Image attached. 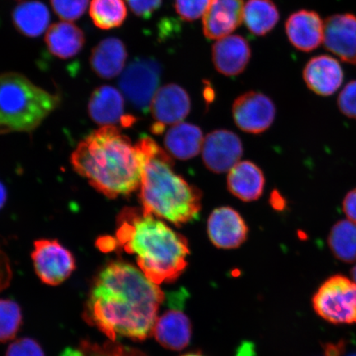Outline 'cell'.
I'll list each match as a JSON object with an SVG mask.
<instances>
[{"label":"cell","instance_id":"4316f807","mask_svg":"<svg viewBox=\"0 0 356 356\" xmlns=\"http://www.w3.org/2000/svg\"><path fill=\"white\" fill-rule=\"evenodd\" d=\"M89 15L97 28L110 30L124 24L127 8L124 0H92Z\"/></svg>","mask_w":356,"mask_h":356},{"label":"cell","instance_id":"44dd1931","mask_svg":"<svg viewBox=\"0 0 356 356\" xmlns=\"http://www.w3.org/2000/svg\"><path fill=\"white\" fill-rule=\"evenodd\" d=\"M227 184L234 197L243 202H253L264 193L265 177L255 163L243 161L229 172Z\"/></svg>","mask_w":356,"mask_h":356},{"label":"cell","instance_id":"603a6c76","mask_svg":"<svg viewBox=\"0 0 356 356\" xmlns=\"http://www.w3.org/2000/svg\"><path fill=\"white\" fill-rule=\"evenodd\" d=\"M204 137L202 130L193 124L181 122L168 131L164 145L173 158L188 160L202 150Z\"/></svg>","mask_w":356,"mask_h":356},{"label":"cell","instance_id":"52a82bcc","mask_svg":"<svg viewBox=\"0 0 356 356\" xmlns=\"http://www.w3.org/2000/svg\"><path fill=\"white\" fill-rule=\"evenodd\" d=\"M162 69L157 60L136 59L131 62L119 79L124 95L138 110L148 111L158 91Z\"/></svg>","mask_w":356,"mask_h":356},{"label":"cell","instance_id":"60d3db41","mask_svg":"<svg viewBox=\"0 0 356 356\" xmlns=\"http://www.w3.org/2000/svg\"><path fill=\"white\" fill-rule=\"evenodd\" d=\"M346 356H356V351H353V353L346 355Z\"/></svg>","mask_w":356,"mask_h":356},{"label":"cell","instance_id":"d6a6232c","mask_svg":"<svg viewBox=\"0 0 356 356\" xmlns=\"http://www.w3.org/2000/svg\"><path fill=\"white\" fill-rule=\"evenodd\" d=\"M338 108L346 117L356 120V80L346 84L337 100Z\"/></svg>","mask_w":356,"mask_h":356},{"label":"cell","instance_id":"d4e9b609","mask_svg":"<svg viewBox=\"0 0 356 356\" xmlns=\"http://www.w3.org/2000/svg\"><path fill=\"white\" fill-rule=\"evenodd\" d=\"M243 20L249 32L264 37L278 24L280 13L273 0H248L244 7Z\"/></svg>","mask_w":356,"mask_h":356},{"label":"cell","instance_id":"4fadbf2b","mask_svg":"<svg viewBox=\"0 0 356 356\" xmlns=\"http://www.w3.org/2000/svg\"><path fill=\"white\" fill-rule=\"evenodd\" d=\"M207 232L211 243L222 249L237 248L247 239L248 228L243 217L234 209H216L207 222Z\"/></svg>","mask_w":356,"mask_h":356},{"label":"cell","instance_id":"7c38bea8","mask_svg":"<svg viewBox=\"0 0 356 356\" xmlns=\"http://www.w3.org/2000/svg\"><path fill=\"white\" fill-rule=\"evenodd\" d=\"M323 44L347 63L356 65V16L341 13L324 21Z\"/></svg>","mask_w":356,"mask_h":356},{"label":"cell","instance_id":"1f68e13d","mask_svg":"<svg viewBox=\"0 0 356 356\" xmlns=\"http://www.w3.org/2000/svg\"><path fill=\"white\" fill-rule=\"evenodd\" d=\"M6 356H46L41 345L32 338H19L8 347Z\"/></svg>","mask_w":356,"mask_h":356},{"label":"cell","instance_id":"cb8c5ba5","mask_svg":"<svg viewBox=\"0 0 356 356\" xmlns=\"http://www.w3.org/2000/svg\"><path fill=\"white\" fill-rule=\"evenodd\" d=\"M13 25L19 32L28 38H38L44 33L50 24L51 15L42 2H22L12 13Z\"/></svg>","mask_w":356,"mask_h":356},{"label":"cell","instance_id":"5bb4252c","mask_svg":"<svg viewBox=\"0 0 356 356\" xmlns=\"http://www.w3.org/2000/svg\"><path fill=\"white\" fill-rule=\"evenodd\" d=\"M88 113L102 127L130 126L135 119L124 115V100L118 89L109 86L97 88L88 102Z\"/></svg>","mask_w":356,"mask_h":356},{"label":"cell","instance_id":"e0dca14e","mask_svg":"<svg viewBox=\"0 0 356 356\" xmlns=\"http://www.w3.org/2000/svg\"><path fill=\"white\" fill-rule=\"evenodd\" d=\"M250 44L242 35H228L213 44L212 60L218 72L234 77L246 70L251 60Z\"/></svg>","mask_w":356,"mask_h":356},{"label":"cell","instance_id":"f35d334b","mask_svg":"<svg viewBox=\"0 0 356 356\" xmlns=\"http://www.w3.org/2000/svg\"><path fill=\"white\" fill-rule=\"evenodd\" d=\"M351 275H353V278L355 280V282L356 283V266H355L351 270Z\"/></svg>","mask_w":356,"mask_h":356},{"label":"cell","instance_id":"f546056e","mask_svg":"<svg viewBox=\"0 0 356 356\" xmlns=\"http://www.w3.org/2000/svg\"><path fill=\"white\" fill-rule=\"evenodd\" d=\"M89 0H51L53 10L65 22L78 20L86 12Z\"/></svg>","mask_w":356,"mask_h":356},{"label":"cell","instance_id":"d6986e66","mask_svg":"<svg viewBox=\"0 0 356 356\" xmlns=\"http://www.w3.org/2000/svg\"><path fill=\"white\" fill-rule=\"evenodd\" d=\"M152 334L165 348L181 350L190 343L191 324L184 312L171 309L156 320Z\"/></svg>","mask_w":356,"mask_h":356},{"label":"cell","instance_id":"30bf717a","mask_svg":"<svg viewBox=\"0 0 356 356\" xmlns=\"http://www.w3.org/2000/svg\"><path fill=\"white\" fill-rule=\"evenodd\" d=\"M191 99L188 92L175 83H169L158 89L150 109L155 124L154 133H162L167 126L182 122L191 111Z\"/></svg>","mask_w":356,"mask_h":356},{"label":"cell","instance_id":"836d02e7","mask_svg":"<svg viewBox=\"0 0 356 356\" xmlns=\"http://www.w3.org/2000/svg\"><path fill=\"white\" fill-rule=\"evenodd\" d=\"M163 0H127L134 15L142 19H149L162 6Z\"/></svg>","mask_w":356,"mask_h":356},{"label":"cell","instance_id":"9a60e30c","mask_svg":"<svg viewBox=\"0 0 356 356\" xmlns=\"http://www.w3.org/2000/svg\"><path fill=\"white\" fill-rule=\"evenodd\" d=\"M243 0H213L203 16V33L207 39L228 37L243 20Z\"/></svg>","mask_w":356,"mask_h":356},{"label":"cell","instance_id":"8fae6325","mask_svg":"<svg viewBox=\"0 0 356 356\" xmlns=\"http://www.w3.org/2000/svg\"><path fill=\"white\" fill-rule=\"evenodd\" d=\"M202 152L204 165L209 170L224 173L239 163L243 149L242 141L236 134L218 130L204 138Z\"/></svg>","mask_w":356,"mask_h":356},{"label":"cell","instance_id":"ffe728a7","mask_svg":"<svg viewBox=\"0 0 356 356\" xmlns=\"http://www.w3.org/2000/svg\"><path fill=\"white\" fill-rule=\"evenodd\" d=\"M127 57V47L122 40L108 38L92 49L89 62L97 76L111 79L122 72Z\"/></svg>","mask_w":356,"mask_h":356},{"label":"cell","instance_id":"3957f363","mask_svg":"<svg viewBox=\"0 0 356 356\" xmlns=\"http://www.w3.org/2000/svg\"><path fill=\"white\" fill-rule=\"evenodd\" d=\"M80 175L109 198L127 195L140 188L144 154L117 127H102L84 139L72 154Z\"/></svg>","mask_w":356,"mask_h":356},{"label":"cell","instance_id":"d590c367","mask_svg":"<svg viewBox=\"0 0 356 356\" xmlns=\"http://www.w3.org/2000/svg\"><path fill=\"white\" fill-rule=\"evenodd\" d=\"M342 207L348 220L356 222V188L347 193Z\"/></svg>","mask_w":356,"mask_h":356},{"label":"cell","instance_id":"8d00e7d4","mask_svg":"<svg viewBox=\"0 0 356 356\" xmlns=\"http://www.w3.org/2000/svg\"><path fill=\"white\" fill-rule=\"evenodd\" d=\"M59 356H84L83 350L81 349L71 348V347H67Z\"/></svg>","mask_w":356,"mask_h":356},{"label":"cell","instance_id":"ab89813d","mask_svg":"<svg viewBox=\"0 0 356 356\" xmlns=\"http://www.w3.org/2000/svg\"><path fill=\"white\" fill-rule=\"evenodd\" d=\"M182 356H203V355H200L198 353H189V354H186V355H182Z\"/></svg>","mask_w":356,"mask_h":356},{"label":"cell","instance_id":"7402d4cb","mask_svg":"<svg viewBox=\"0 0 356 356\" xmlns=\"http://www.w3.org/2000/svg\"><path fill=\"white\" fill-rule=\"evenodd\" d=\"M48 51L62 60L76 56L83 48L86 37L81 29L70 22L51 26L44 38Z\"/></svg>","mask_w":356,"mask_h":356},{"label":"cell","instance_id":"4dcf8cb0","mask_svg":"<svg viewBox=\"0 0 356 356\" xmlns=\"http://www.w3.org/2000/svg\"><path fill=\"white\" fill-rule=\"evenodd\" d=\"M213 0H175V10L181 19L193 22L204 15Z\"/></svg>","mask_w":356,"mask_h":356},{"label":"cell","instance_id":"f1b7e54d","mask_svg":"<svg viewBox=\"0 0 356 356\" xmlns=\"http://www.w3.org/2000/svg\"><path fill=\"white\" fill-rule=\"evenodd\" d=\"M84 356H146L141 351L111 342L99 346L83 341L80 344Z\"/></svg>","mask_w":356,"mask_h":356},{"label":"cell","instance_id":"8992f818","mask_svg":"<svg viewBox=\"0 0 356 356\" xmlns=\"http://www.w3.org/2000/svg\"><path fill=\"white\" fill-rule=\"evenodd\" d=\"M314 309L333 324L356 323V283L344 275L328 278L315 293Z\"/></svg>","mask_w":356,"mask_h":356},{"label":"cell","instance_id":"6da1fadb","mask_svg":"<svg viewBox=\"0 0 356 356\" xmlns=\"http://www.w3.org/2000/svg\"><path fill=\"white\" fill-rule=\"evenodd\" d=\"M164 293L141 270L122 261L111 262L95 280L83 318L111 341H143L152 335Z\"/></svg>","mask_w":356,"mask_h":356},{"label":"cell","instance_id":"484cf974","mask_svg":"<svg viewBox=\"0 0 356 356\" xmlns=\"http://www.w3.org/2000/svg\"><path fill=\"white\" fill-rule=\"evenodd\" d=\"M328 245L337 259L346 264L356 261V222L349 220L337 222L329 234Z\"/></svg>","mask_w":356,"mask_h":356},{"label":"cell","instance_id":"83f0119b","mask_svg":"<svg viewBox=\"0 0 356 356\" xmlns=\"http://www.w3.org/2000/svg\"><path fill=\"white\" fill-rule=\"evenodd\" d=\"M22 324V309L17 302L0 300V342L15 338Z\"/></svg>","mask_w":356,"mask_h":356},{"label":"cell","instance_id":"277c9868","mask_svg":"<svg viewBox=\"0 0 356 356\" xmlns=\"http://www.w3.org/2000/svg\"><path fill=\"white\" fill-rule=\"evenodd\" d=\"M144 154L140 200L146 212L176 226L197 219L202 193L172 168L170 156L149 137L139 142Z\"/></svg>","mask_w":356,"mask_h":356},{"label":"cell","instance_id":"9c48e42d","mask_svg":"<svg viewBox=\"0 0 356 356\" xmlns=\"http://www.w3.org/2000/svg\"><path fill=\"white\" fill-rule=\"evenodd\" d=\"M232 113L236 124L242 131L260 134L273 124L277 110L269 97L251 91L243 93L234 101Z\"/></svg>","mask_w":356,"mask_h":356},{"label":"cell","instance_id":"74e56055","mask_svg":"<svg viewBox=\"0 0 356 356\" xmlns=\"http://www.w3.org/2000/svg\"><path fill=\"white\" fill-rule=\"evenodd\" d=\"M7 200V191L1 182H0V210L6 204Z\"/></svg>","mask_w":356,"mask_h":356},{"label":"cell","instance_id":"5b68a950","mask_svg":"<svg viewBox=\"0 0 356 356\" xmlns=\"http://www.w3.org/2000/svg\"><path fill=\"white\" fill-rule=\"evenodd\" d=\"M60 97L24 75L0 74V134L34 130L58 106Z\"/></svg>","mask_w":356,"mask_h":356},{"label":"cell","instance_id":"2e32d148","mask_svg":"<svg viewBox=\"0 0 356 356\" xmlns=\"http://www.w3.org/2000/svg\"><path fill=\"white\" fill-rule=\"evenodd\" d=\"M286 32L289 42L297 50L313 51L323 42L324 22L318 13L301 10L288 17Z\"/></svg>","mask_w":356,"mask_h":356},{"label":"cell","instance_id":"7a4b0ae2","mask_svg":"<svg viewBox=\"0 0 356 356\" xmlns=\"http://www.w3.org/2000/svg\"><path fill=\"white\" fill-rule=\"evenodd\" d=\"M115 243L135 255L142 273L157 284L173 282L188 266L185 237L143 208H126L119 213Z\"/></svg>","mask_w":356,"mask_h":356},{"label":"cell","instance_id":"ac0fdd59","mask_svg":"<svg viewBox=\"0 0 356 356\" xmlns=\"http://www.w3.org/2000/svg\"><path fill=\"white\" fill-rule=\"evenodd\" d=\"M306 86L316 95L331 96L341 86L344 72L335 58L322 55L312 58L304 70Z\"/></svg>","mask_w":356,"mask_h":356},{"label":"cell","instance_id":"ba28073f","mask_svg":"<svg viewBox=\"0 0 356 356\" xmlns=\"http://www.w3.org/2000/svg\"><path fill=\"white\" fill-rule=\"evenodd\" d=\"M32 259L38 277L49 286H59L76 268L72 253L56 240L35 241Z\"/></svg>","mask_w":356,"mask_h":356},{"label":"cell","instance_id":"e575fe53","mask_svg":"<svg viewBox=\"0 0 356 356\" xmlns=\"http://www.w3.org/2000/svg\"><path fill=\"white\" fill-rule=\"evenodd\" d=\"M13 273L10 260L6 253L0 250V292L10 286Z\"/></svg>","mask_w":356,"mask_h":356}]
</instances>
